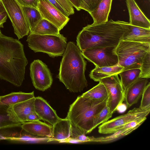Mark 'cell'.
Here are the masks:
<instances>
[{"instance_id":"6da1fadb","label":"cell","mask_w":150,"mask_h":150,"mask_svg":"<svg viewBox=\"0 0 150 150\" xmlns=\"http://www.w3.org/2000/svg\"><path fill=\"white\" fill-rule=\"evenodd\" d=\"M28 63L23 44L18 40L0 34V79L17 87L25 79Z\"/></svg>"},{"instance_id":"7a4b0ae2","label":"cell","mask_w":150,"mask_h":150,"mask_svg":"<svg viewBox=\"0 0 150 150\" xmlns=\"http://www.w3.org/2000/svg\"><path fill=\"white\" fill-rule=\"evenodd\" d=\"M128 23L111 19L100 24L88 25L79 33L77 46L81 52L93 48L116 47L128 30Z\"/></svg>"},{"instance_id":"3957f363","label":"cell","mask_w":150,"mask_h":150,"mask_svg":"<svg viewBox=\"0 0 150 150\" xmlns=\"http://www.w3.org/2000/svg\"><path fill=\"white\" fill-rule=\"evenodd\" d=\"M60 62L58 78L70 92H81L88 86L85 73L87 62L72 42L67 43Z\"/></svg>"},{"instance_id":"277c9868","label":"cell","mask_w":150,"mask_h":150,"mask_svg":"<svg viewBox=\"0 0 150 150\" xmlns=\"http://www.w3.org/2000/svg\"><path fill=\"white\" fill-rule=\"evenodd\" d=\"M107 101L95 100L80 96L71 104L67 117L86 134L93 130L94 118L106 105Z\"/></svg>"},{"instance_id":"5b68a950","label":"cell","mask_w":150,"mask_h":150,"mask_svg":"<svg viewBox=\"0 0 150 150\" xmlns=\"http://www.w3.org/2000/svg\"><path fill=\"white\" fill-rule=\"evenodd\" d=\"M150 50V43L122 40L115 49L118 64L123 68L122 71L140 69L144 57Z\"/></svg>"},{"instance_id":"8992f818","label":"cell","mask_w":150,"mask_h":150,"mask_svg":"<svg viewBox=\"0 0 150 150\" xmlns=\"http://www.w3.org/2000/svg\"><path fill=\"white\" fill-rule=\"evenodd\" d=\"M67 41V38L61 34L40 35L33 33H30L26 40L30 48L35 52L45 53L53 58L63 55Z\"/></svg>"},{"instance_id":"52a82bcc","label":"cell","mask_w":150,"mask_h":150,"mask_svg":"<svg viewBox=\"0 0 150 150\" xmlns=\"http://www.w3.org/2000/svg\"><path fill=\"white\" fill-rule=\"evenodd\" d=\"M13 27L18 39L29 34L30 29L22 6L16 0H0Z\"/></svg>"},{"instance_id":"ba28073f","label":"cell","mask_w":150,"mask_h":150,"mask_svg":"<svg viewBox=\"0 0 150 150\" xmlns=\"http://www.w3.org/2000/svg\"><path fill=\"white\" fill-rule=\"evenodd\" d=\"M150 109L134 108L125 114L117 117L102 123L98 127V132L102 134L114 133L124 125L133 120L146 117Z\"/></svg>"},{"instance_id":"9c48e42d","label":"cell","mask_w":150,"mask_h":150,"mask_svg":"<svg viewBox=\"0 0 150 150\" xmlns=\"http://www.w3.org/2000/svg\"><path fill=\"white\" fill-rule=\"evenodd\" d=\"M116 47L89 49L81 52L84 58L98 67H112L118 64Z\"/></svg>"},{"instance_id":"30bf717a","label":"cell","mask_w":150,"mask_h":150,"mask_svg":"<svg viewBox=\"0 0 150 150\" xmlns=\"http://www.w3.org/2000/svg\"><path fill=\"white\" fill-rule=\"evenodd\" d=\"M118 74H115L100 80L108 93L107 105L110 112L113 114L117 106L124 100L125 92Z\"/></svg>"},{"instance_id":"8fae6325","label":"cell","mask_w":150,"mask_h":150,"mask_svg":"<svg viewBox=\"0 0 150 150\" xmlns=\"http://www.w3.org/2000/svg\"><path fill=\"white\" fill-rule=\"evenodd\" d=\"M30 69L32 81L36 89L43 91L51 87L53 79L46 64L39 59L35 60L31 63Z\"/></svg>"},{"instance_id":"7c38bea8","label":"cell","mask_w":150,"mask_h":150,"mask_svg":"<svg viewBox=\"0 0 150 150\" xmlns=\"http://www.w3.org/2000/svg\"><path fill=\"white\" fill-rule=\"evenodd\" d=\"M37 9L42 18L45 19L56 25L60 30L69 20V18L63 14L48 0H39Z\"/></svg>"},{"instance_id":"4fadbf2b","label":"cell","mask_w":150,"mask_h":150,"mask_svg":"<svg viewBox=\"0 0 150 150\" xmlns=\"http://www.w3.org/2000/svg\"><path fill=\"white\" fill-rule=\"evenodd\" d=\"M35 112L42 120L53 126L60 119L46 100L41 97H35L34 102Z\"/></svg>"},{"instance_id":"5bb4252c","label":"cell","mask_w":150,"mask_h":150,"mask_svg":"<svg viewBox=\"0 0 150 150\" xmlns=\"http://www.w3.org/2000/svg\"><path fill=\"white\" fill-rule=\"evenodd\" d=\"M129 17V23L132 25L150 29V21L134 0H126Z\"/></svg>"},{"instance_id":"9a60e30c","label":"cell","mask_w":150,"mask_h":150,"mask_svg":"<svg viewBox=\"0 0 150 150\" xmlns=\"http://www.w3.org/2000/svg\"><path fill=\"white\" fill-rule=\"evenodd\" d=\"M148 82L147 79L140 78L127 88L125 92L124 100L127 108L137 103Z\"/></svg>"},{"instance_id":"2e32d148","label":"cell","mask_w":150,"mask_h":150,"mask_svg":"<svg viewBox=\"0 0 150 150\" xmlns=\"http://www.w3.org/2000/svg\"><path fill=\"white\" fill-rule=\"evenodd\" d=\"M21 127L26 132L37 136L51 137L53 127L39 120L21 123Z\"/></svg>"},{"instance_id":"e0dca14e","label":"cell","mask_w":150,"mask_h":150,"mask_svg":"<svg viewBox=\"0 0 150 150\" xmlns=\"http://www.w3.org/2000/svg\"><path fill=\"white\" fill-rule=\"evenodd\" d=\"M128 30L123 34L121 40L150 43V29L127 24Z\"/></svg>"},{"instance_id":"ac0fdd59","label":"cell","mask_w":150,"mask_h":150,"mask_svg":"<svg viewBox=\"0 0 150 150\" xmlns=\"http://www.w3.org/2000/svg\"><path fill=\"white\" fill-rule=\"evenodd\" d=\"M52 136L48 142L55 141H63L70 137L71 122L67 117L61 119L53 126Z\"/></svg>"},{"instance_id":"d6986e66","label":"cell","mask_w":150,"mask_h":150,"mask_svg":"<svg viewBox=\"0 0 150 150\" xmlns=\"http://www.w3.org/2000/svg\"><path fill=\"white\" fill-rule=\"evenodd\" d=\"M35 97L24 102L9 106L18 121L22 123L26 121L27 117L30 113L35 112Z\"/></svg>"},{"instance_id":"ffe728a7","label":"cell","mask_w":150,"mask_h":150,"mask_svg":"<svg viewBox=\"0 0 150 150\" xmlns=\"http://www.w3.org/2000/svg\"><path fill=\"white\" fill-rule=\"evenodd\" d=\"M21 123L19 122L9 106L0 104V130L8 128L21 127ZM3 139L0 135V140Z\"/></svg>"},{"instance_id":"44dd1931","label":"cell","mask_w":150,"mask_h":150,"mask_svg":"<svg viewBox=\"0 0 150 150\" xmlns=\"http://www.w3.org/2000/svg\"><path fill=\"white\" fill-rule=\"evenodd\" d=\"M112 1L102 0L94 10L89 13L93 19V24H100L108 21Z\"/></svg>"},{"instance_id":"7402d4cb","label":"cell","mask_w":150,"mask_h":150,"mask_svg":"<svg viewBox=\"0 0 150 150\" xmlns=\"http://www.w3.org/2000/svg\"><path fill=\"white\" fill-rule=\"evenodd\" d=\"M123 69V67L118 64L112 67H96L91 71L89 76L91 79L94 81H99L100 80L105 77L115 74H118Z\"/></svg>"},{"instance_id":"603a6c76","label":"cell","mask_w":150,"mask_h":150,"mask_svg":"<svg viewBox=\"0 0 150 150\" xmlns=\"http://www.w3.org/2000/svg\"><path fill=\"white\" fill-rule=\"evenodd\" d=\"M34 97V91L29 93L21 91L12 92L4 96H0V104L10 106Z\"/></svg>"},{"instance_id":"cb8c5ba5","label":"cell","mask_w":150,"mask_h":150,"mask_svg":"<svg viewBox=\"0 0 150 150\" xmlns=\"http://www.w3.org/2000/svg\"><path fill=\"white\" fill-rule=\"evenodd\" d=\"M81 96L95 100L103 101L108 100L109 94L104 84L99 82L97 85Z\"/></svg>"},{"instance_id":"d4e9b609","label":"cell","mask_w":150,"mask_h":150,"mask_svg":"<svg viewBox=\"0 0 150 150\" xmlns=\"http://www.w3.org/2000/svg\"><path fill=\"white\" fill-rule=\"evenodd\" d=\"M60 31L54 25L48 20L42 18L35 27L32 33L40 35H58L60 34Z\"/></svg>"},{"instance_id":"484cf974","label":"cell","mask_w":150,"mask_h":150,"mask_svg":"<svg viewBox=\"0 0 150 150\" xmlns=\"http://www.w3.org/2000/svg\"><path fill=\"white\" fill-rule=\"evenodd\" d=\"M22 7L29 27L30 33H32L37 24L42 19V17L37 8L29 6Z\"/></svg>"},{"instance_id":"4316f807","label":"cell","mask_w":150,"mask_h":150,"mask_svg":"<svg viewBox=\"0 0 150 150\" xmlns=\"http://www.w3.org/2000/svg\"><path fill=\"white\" fill-rule=\"evenodd\" d=\"M140 69H134L124 70L118 74L124 92L128 87L140 78Z\"/></svg>"},{"instance_id":"83f0119b","label":"cell","mask_w":150,"mask_h":150,"mask_svg":"<svg viewBox=\"0 0 150 150\" xmlns=\"http://www.w3.org/2000/svg\"><path fill=\"white\" fill-rule=\"evenodd\" d=\"M71 138L79 142H99V137L86 136L84 132L71 123Z\"/></svg>"},{"instance_id":"f1b7e54d","label":"cell","mask_w":150,"mask_h":150,"mask_svg":"<svg viewBox=\"0 0 150 150\" xmlns=\"http://www.w3.org/2000/svg\"><path fill=\"white\" fill-rule=\"evenodd\" d=\"M28 134H17L15 135L6 137L4 139L18 142H32L35 141L42 142L47 141L48 142L50 137H39L37 136L35 137L32 136V135L29 133Z\"/></svg>"},{"instance_id":"f546056e","label":"cell","mask_w":150,"mask_h":150,"mask_svg":"<svg viewBox=\"0 0 150 150\" xmlns=\"http://www.w3.org/2000/svg\"><path fill=\"white\" fill-rule=\"evenodd\" d=\"M113 113H111L106 105L96 115L94 118L93 130L101 124L103 123L111 118Z\"/></svg>"},{"instance_id":"4dcf8cb0","label":"cell","mask_w":150,"mask_h":150,"mask_svg":"<svg viewBox=\"0 0 150 150\" xmlns=\"http://www.w3.org/2000/svg\"><path fill=\"white\" fill-rule=\"evenodd\" d=\"M140 78L149 79L150 77V50L144 57L141 66Z\"/></svg>"},{"instance_id":"1f68e13d","label":"cell","mask_w":150,"mask_h":150,"mask_svg":"<svg viewBox=\"0 0 150 150\" xmlns=\"http://www.w3.org/2000/svg\"><path fill=\"white\" fill-rule=\"evenodd\" d=\"M102 0H79V8L89 13L93 10Z\"/></svg>"},{"instance_id":"d6a6232c","label":"cell","mask_w":150,"mask_h":150,"mask_svg":"<svg viewBox=\"0 0 150 150\" xmlns=\"http://www.w3.org/2000/svg\"><path fill=\"white\" fill-rule=\"evenodd\" d=\"M142 99L139 107L142 109H150V83L146 86L142 95Z\"/></svg>"},{"instance_id":"836d02e7","label":"cell","mask_w":150,"mask_h":150,"mask_svg":"<svg viewBox=\"0 0 150 150\" xmlns=\"http://www.w3.org/2000/svg\"><path fill=\"white\" fill-rule=\"evenodd\" d=\"M146 119V117L141 118L128 123L120 129H131L133 131L140 125Z\"/></svg>"},{"instance_id":"e575fe53","label":"cell","mask_w":150,"mask_h":150,"mask_svg":"<svg viewBox=\"0 0 150 150\" xmlns=\"http://www.w3.org/2000/svg\"><path fill=\"white\" fill-rule=\"evenodd\" d=\"M56 1L66 11L69 16L74 13V7L68 0H56Z\"/></svg>"},{"instance_id":"d590c367","label":"cell","mask_w":150,"mask_h":150,"mask_svg":"<svg viewBox=\"0 0 150 150\" xmlns=\"http://www.w3.org/2000/svg\"><path fill=\"white\" fill-rule=\"evenodd\" d=\"M21 6L38 8L39 0H16Z\"/></svg>"},{"instance_id":"8d00e7d4","label":"cell","mask_w":150,"mask_h":150,"mask_svg":"<svg viewBox=\"0 0 150 150\" xmlns=\"http://www.w3.org/2000/svg\"><path fill=\"white\" fill-rule=\"evenodd\" d=\"M41 120V118L38 114L35 112H33L28 115L26 121H33Z\"/></svg>"},{"instance_id":"74e56055","label":"cell","mask_w":150,"mask_h":150,"mask_svg":"<svg viewBox=\"0 0 150 150\" xmlns=\"http://www.w3.org/2000/svg\"><path fill=\"white\" fill-rule=\"evenodd\" d=\"M53 5L57 8L65 16L68 17L67 13L62 7L60 5L56 0H48Z\"/></svg>"},{"instance_id":"f35d334b","label":"cell","mask_w":150,"mask_h":150,"mask_svg":"<svg viewBox=\"0 0 150 150\" xmlns=\"http://www.w3.org/2000/svg\"><path fill=\"white\" fill-rule=\"evenodd\" d=\"M7 16L6 11L0 12V28L4 27V23L6 21Z\"/></svg>"},{"instance_id":"ab89813d","label":"cell","mask_w":150,"mask_h":150,"mask_svg":"<svg viewBox=\"0 0 150 150\" xmlns=\"http://www.w3.org/2000/svg\"><path fill=\"white\" fill-rule=\"evenodd\" d=\"M127 108L126 104L122 103L117 106L116 110L119 113H122L125 112Z\"/></svg>"},{"instance_id":"60d3db41","label":"cell","mask_w":150,"mask_h":150,"mask_svg":"<svg viewBox=\"0 0 150 150\" xmlns=\"http://www.w3.org/2000/svg\"><path fill=\"white\" fill-rule=\"evenodd\" d=\"M73 6L74 7L77 11H79V0H68Z\"/></svg>"},{"instance_id":"b9f144b4","label":"cell","mask_w":150,"mask_h":150,"mask_svg":"<svg viewBox=\"0 0 150 150\" xmlns=\"http://www.w3.org/2000/svg\"><path fill=\"white\" fill-rule=\"evenodd\" d=\"M6 11L2 4L0 0V12Z\"/></svg>"},{"instance_id":"7bdbcfd3","label":"cell","mask_w":150,"mask_h":150,"mask_svg":"<svg viewBox=\"0 0 150 150\" xmlns=\"http://www.w3.org/2000/svg\"><path fill=\"white\" fill-rule=\"evenodd\" d=\"M2 34V33H1V30L0 29V34Z\"/></svg>"}]
</instances>
